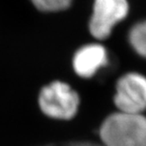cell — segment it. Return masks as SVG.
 Masks as SVG:
<instances>
[{"instance_id": "obj_7", "label": "cell", "mask_w": 146, "mask_h": 146, "mask_svg": "<svg viewBox=\"0 0 146 146\" xmlns=\"http://www.w3.org/2000/svg\"><path fill=\"white\" fill-rule=\"evenodd\" d=\"M38 11L44 13H58L70 7L73 0H30Z\"/></svg>"}, {"instance_id": "obj_6", "label": "cell", "mask_w": 146, "mask_h": 146, "mask_svg": "<svg viewBox=\"0 0 146 146\" xmlns=\"http://www.w3.org/2000/svg\"><path fill=\"white\" fill-rule=\"evenodd\" d=\"M128 40L136 53L146 58V20L137 23L131 28Z\"/></svg>"}, {"instance_id": "obj_1", "label": "cell", "mask_w": 146, "mask_h": 146, "mask_svg": "<svg viewBox=\"0 0 146 146\" xmlns=\"http://www.w3.org/2000/svg\"><path fill=\"white\" fill-rule=\"evenodd\" d=\"M103 146H146V117L143 114L117 111L100 127Z\"/></svg>"}, {"instance_id": "obj_5", "label": "cell", "mask_w": 146, "mask_h": 146, "mask_svg": "<svg viewBox=\"0 0 146 146\" xmlns=\"http://www.w3.org/2000/svg\"><path fill=\"white\" fill-rule=\"evenodd\" d=\"M108 64V53L100 43H90L77 49L72 58V68L81 78H92Z\"/></svg>"}, {"instance_id": "obj_2", "label": "cell", "mask_w": 146, "mask_h": 146, "mask_svg": "<svg viewBox=\"0 0 146 146\" xmlns=\"http://www.w3.org/2000/svg\"><path fill=\"white\" fill-rule=\"evenodd\" d=\"M38 104L44 115L59 121L74 118L80 106V96L63 81H53L41 88Z\"/></svg>"}, {"instance_id": "obj_3", "label": "cell", "mask_w": 146, "mask_h": 146, "mask_svg": "<svg viewBox=\"0 0 146 146\" xmlns=\"http://www.w3.org/2000/svg\"><path fill=\"white\" fill-rule=\"evenodd\" d=\"M129 13L127 0H94L88 22L90 34L98 41L109 38L114 28Z\"/></svg>"}, {"instance_id": "obj_4", "label": "cell", "mask_w": 146, "mask_h": 146, "mask_svg": "<svg viewBox=\"0 0 146 146\" xmlns=\"http://www.w3.org/2000/svg\"><path fill=\"white\" fill-rule=\"evenodd\" d=\"M114 104L118 111L142 114L146 110V76L128 72L117 81Z\"/></svg>"}]
</instances>
